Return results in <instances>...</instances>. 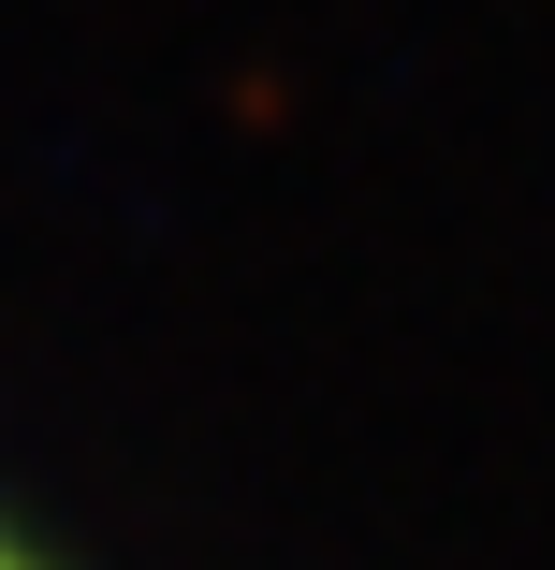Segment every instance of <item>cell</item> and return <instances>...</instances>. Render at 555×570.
<instances>
[{
	"label": "cell",
	"instance_id": "6da1fadb",
	"mask_svg": "<svg viewBox=\"0 0 555 570\" xmlns=\"http://www.w3.org/2000/svg\"><path fill=\"white\" fill-rule=\"evenodd\" d=\"M0 570H59V556H44V541H30L16 512H0Z\"/></svg>",
	"mask_w": 555,
	"mask_h": 570
}]
</instances>
